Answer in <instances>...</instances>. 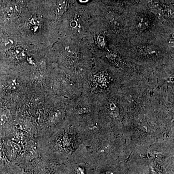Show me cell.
Masks as SVG:
<instances>
[{"mask_svg":"<svg viewBox=\"0 0 174 174\" xmlns=\"http://www.w3.org/2000/svg\"><path fill=\"white\" fill-rule=\"evenodd\" d=\"M67 2L65 0H59L56 6V13L59 17L62 16L66 9Z\"/></svg>","mask_w":174,"mask_h":174,"instance_id":"6da1fadb","label":"cell"},{"mask_svg":"<svg viewBox=\"0 0 174 174\" xmlns=\"http://www.w3.org/2000/svg\"><path fill=\"white\" fill-rule=\"evenodd\" d=\"M109 22L111 25V27L116 31H119L122 27V22L119 17L113 16L109 18Z\"/></svg>","mask_w":174,"mask_h":174,"instance_id":"7a4b0ae2","label":"cell"},{"mask_svg":"<svg viewBox=\"0 0 174 174\" xmlns=\"http://www.w3.org/2000/svg\"><path fill=\"white\" fill-rule=\"evenodd\" d=\"M12 54L17 60H22L26 57V54L24 49L21 47L14 48L12 51Z\"/></svg>","mask_w":174,"mask_h":174,"instance_id":"3957f363","label":"cell"},{"mask_svg":"<svg viewBox=\"0 0 174 174\" xmlns=\"http://www.w3.org/2000/svg\"><path fill=\"white\" fill-rule=\"evenodd\" d=\"M29 27L31 28L32 31L36 32L38 29L39 26L41 23L40 17L37 16H34L32 17L29 22Z\"/></svg>","mask_w":174,"mask_h":174,"instance_id":"277c9868","label":"cell"},{"mask_svg":"<svg viewBox=\"0 0 174 174\" xmlns=\"http://www.w3.org/2000/svg\"><path fill=\"white\" fill-rule=\"evenodd\" d=\"M150 22L145 17H140L137 22V27L141 31H144L148 28Z\"/></svg>","mask_w":174,"mask_h":174,"instance_id":"5b68a950","label":"cell"},{"mask_svg":"<svg viewBox=\"0 0 174 174\" xmlns=\"http://www.w3.org/2000/svg\"><path fill=\"white\" fill-rule=\"evenodd\" d=\"M4 12L8 16H13L17 15L19 11L17 6L10 5L6 7V8L4 9Z\"/></svg>","mask_w":174,"mask_h":174,"instance_id":"8992f818","label":"cell"},{"mask_svg":"<svg viewBox=\"0 0 174 174\" xmlns=\"http://www.w3.org/2000/svg\"><path fill=\"white\" fill-rule=\"evenodd\" d=\"M5 38L6 39H4V40L3 41V42H2L3 46L5 47L9 48V47H12L15 45V41L13 39L11 38Z\"/></svg>","mask_w":174,"mask_h":174,"instance_id":"52a82bcc","label":"cell"},{"mask_svg":"<svg viewBox=\"0 0 174 174\" xmlns=\"http://www.w3.org/2000/svg\"><path fill=\"white\" fill-rule=\"evenodd\" d=\"M145 51L146 52V54L147 55L151 56L157 55V53H158L156 49H153V47H147V49H145Z\"/></svg>","mask_w":174,"mask_h":174,"instance_id":"ba28073f","label":"cell"},{"mask_svg":"<svg viewBox=\"0 0 174 174\" xmlns=\"http://www.w3.org/2000/svg\"><path fill=\"white\" fill-rule=\"evenodd\" d=\"M7 121V117L6 115L0 116V126L3 125Z\"/></svg>","mask_w":174,"mask_h":174,"instance_id":"9c48e42d","label":"cell"},{"mask_svg":"<svg viewBox=\"0 0 174 174\" xmlns=\"http://www.w3.org/2000/svg\"><path fill=\"white\" fill-rule=\"evenodd\" d=\"M104 38L102 37H98L97 39V42L98 43L99 46L101 47H103L105 44V41H104Z\"/></svg>","mask_w":174,"mask_h":174,"instance_id":"30bf717a","label":"cell"},{"mask_svg":"<svg viewBox=\"0 0 174 174\" xmlns=\"http://www.w3.org/2000/svg\"><path fill=\"white\" fill-rule=\"evenodd\" d=\"M89 0H79V1L80 2H82V3H85V2H88Z\"/></svg>","mask_w":174,"mask_h":174,"instance_id":"8fae6325","label":"cell"}]
</instances>
